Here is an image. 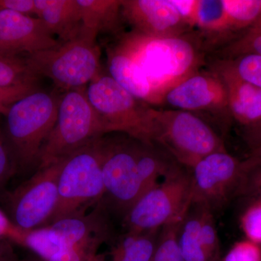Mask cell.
Wrapping results in <instances>:
<instances>
[{"label":"cell","mask_w":261,"mask_h":261,"mask_svg":"<svg viewBox=\"0 0 261 261\" xmlns=\"http://www.w3.org/2000/svg\"><path fill=\"white\" fill-rule=\"evenodd\" d=\"M243 170V161L226 150L213 152L201 159L190 169L192 202L205 206L214 214L221 211L238 197Z\"/></svg>","instance_id":"cell-11"},{"label":"cell","mask_w":261,"mask_h":261,"mask_svg":"<svg viewBox=\"0 0 261 261\" xmlns=\"http://www.w3.org/2000/svg\"><path fill=\"white\" fill-rule=\"evenodd\" d=\"M36 17L60 42L80 35L82 14L77 0H34Z\"/></svg>","instance_id":"cell-17"},{"label":"cell","mask_w":261,"mask_h":261,"mask_svg":"<svg viewBox=\"0 0 261 261\" xmlns=\"http://www.w3.org/2000/svg\"><path fill=\"white\" fill-rule=\"evenodd\" d=\"M201 211L200 204L192 202L178 228V248L185 261L219 260H213L206 250L201 235Z\"/></svg>","instance_id":"cell-21"},{"label":"cell","mask_w":261,"mask_h":261,"mask_svg":"<svg viewBox=\"0 0 261 261\" xmlns=\"http://www.w3.org/2000/svg\"><path fill=\"white\" fill-rule=\"evenodd\" d=\"M39 79L29 68L25 57L0 55V87L37 84Z\"/></svg>","instance_id":"cell-24"},{"label":"cell","mask_w":261,"mask_h":261,"mask_svg":"<svg viewBox=\"0 0 261 261\" xmlns=\"http://www.w3.org/2000/svg\"><path fill=\"white\" fill-rule=\"evenodd\" d=\"M106 135L124 134L144 143L152 142L153 108L134 97L109 74L101 72L86 88Z\"/></svg>","instance_id":"cell-8"},{"label":"cell","mask_w":261,"mask_h":261,"mask_svg":"<svg viewBox=\"0 0 261 261\" xmlns=\"http://www.w3.org/2000/svg\"><path fill=\"white\" fill-rule=\"evenodd\" d=\"M244 137L251 151L261 148V120L255 124L245 127Z\"/></svg>","instance_id":"cell-35"},{"label":"cell","mask_w":261,"mask_h":261,"mask_svg":"<svg viewBox=\"0 0 261 261\" xmlns=\"http://www.w3.org/2000/svg\"><path fill=\"white\" fill-rule=\"evenodd\" d=\"M260 149L261 150V148H259V149H255V150H254V151H260ZM254 151H252V152H254Z\"/></svg>","instance_id":"cell-40"},{"label":"cell","mask_w":261,"mask_h":261,"mask_svg":"<svg viewBox=\"0 0 261 261\" xmlns=\"http://www.w3.org/2000/svg\"><path fill=\"white\" fill-rule=\"evenodd\" d=\"M181 221L161 228L150 261H185L178 248L177 235Z\"/></svg>","instance_id":"cell-25"},{"label":"cell","mask_w":261,"mask_h":261,"mask_svg":"<svg viewBox=\"0 0 261 261\" xmlns=\"http://www.w3.org/2000/svg\"><path fill=\"white\" fill-rule=\"evenodd\" d=\"M97 36L82 29L78 37L24 56L31 70L65 91L87 87L102 72Z\"/></svg>","instance_id":"cell-3"},{"label":"cell","mask_w":261,"mask_h":261,"mask_svg":"<svg viewBox=\"0 0 261 261\" xmlns=\"http://www.w3.org/2000/svg\"><path fill=\"white\" fill-rule=\"evenodd\" d=\"M140 142L126 135L102 138L104 193L100 202L111 217L121 221L145 194L137 164Z\"/></svg>","instance_id":"cell-7"},{"label":"cell","mask_w":261,"mask_h":261,"mask_svg":"<svg viewBox=\"0 0 261 261\" xmlns=\"http://www.w3.org/2000/svg\"><path fill=\"white\" fill-rule=\"evenodd\" d=\"M243 225L250 242L261 243V202L247 211L243 217Z\"/></svg>","instance_id":"cell-31"},{"label":"cell","mask_w":261,"mask_h":261,"mask_svg":"<svg viewBox=\"0 0 261 261\" xmlns=\"http://www.w3.org/2000/svg\"><path fill=\"white\" fill-rule=\"evenodd\" d=\"M247 31L254 32H261V18L259 19L256 23L254 24V25H252V27H250Z\"/></svg>","instance_id":"cell-38"},{"label":"cell","mask_w":261,"mask_h":261,"mask_svg":"<svg viewBox=\"0 0 261 261\" xmlns=\"http://www.w3.org/2000/svg\"><path fill=\"white\" fill-rule=\"evenodd\" d=\"M250 53L261 56V32L247 31L241 37L226 44L219 51L220 59H230Z\"/></svg>","instance_id":"cell-27"},{"label":"cell","mask_w":261,"mask_h":261,"mask_svg":"<svg viewBox=\"0 0 261 261\" xmlns=\"http://www.w3.org/2000/svg\"><path fill=\"white\" fill-rule=\"evenodd\" d=\"M229 34L254 25L261 15V0H223Z\"/></svg>","instance_id":"cell-23"},{"label":"cell","mask_w":261,"mask_h":261,"mask_svg":"<svg viewBox=\"0 0 261 261\" xmlns=\"http://www.w3.org/2000/svg\"><path fill=\"white\" fill-rule=\"evenodd\" d=\"M44 227L56 253L72 247L98 251L103 244L111 243L116 238L111 215L100 201L89 214L65 218Z\"/></svg>","instance_id":"cell-12"},{"label":"cell","mask_w":261,"mask_h":261,"mask_svg":"<svg viewBox=\"0 0 261 261\" xmlns=\"http://www.w3.org/2000/svg\"><path fill=\"white\" fill-rule=\"evenodd\" d=\"M59 44L37 17L0 10V55L30 56Z\"/></svg>","instance_id":"cell-14"},{"label":"cell","mask_w":261,"mask_h":261,"mask_svg":"<svg viewBox=\"0 0 261 261\" xmlns=\"http://www.w3.org/2000/svg\"><path fill=\"white\" fill-rule=\"evenodd\" d=\"M21 261H42L40 260V259L38 258H29L28 260H24Z\"/></svg>","instance_id":"cell-39"},{"label":"cell","mask_w":261,"mask_h":261,"mask_svg":"<svg viewBox=\"0 0 261 261\" xmlns=\"http://www.w3.org/2000/svg\"><path fill=\"white\" fill-rule=\"evenodd\" d=\"M192 202L191 171L181 166L137 200L121 221L125 232L147 233L179 222Z\"/></svg>","instance_id":"cell-9"},{"label":"cell","mask_w":261,"mask_h":261,"mask_svg":"<svg viewBox=\"0 0 261 261\" xmlns=\"http://www.w3.org/2000/svg\"><path fill=\"white\" fill-rule=\"evenodd\" d=\"M82 28L98 36L116 34L121 28L122 0H77Z\"/></svg>","instance_id":"cell-20"},{"label":"cell","mask_w":261,"mask_h":261,"mask_svg":"<svg viewBox=\"0 0 261 261\" xmlns=\"http://www.w3.org/2000/svg\"><path fill=\"white\" fill-rule=\"evenodd\" d=\"M197 1L198 0H171V3L190 29L195 27Z\"/></svg>","instance_id":"cell-33"},{"label":"cell","mask_w":261,"mask_h":261,"mask_svg":"<svg viewBox=\"0 0 261 261\" xmlns=\"http://www.w3.org/2000/svg\"><path fill=\"white\" fill-rule=\"evenodd\" d=\"M195 27L214 39L229 35L223 0H198Z\"/></svg>","instance_id":"cell-22"},{"label":"cell","mask_w":261,"mask_h":261,"mask_svg":"<svg viewBox=\"0 0 261 261\" xmlns=\"http://www.w3.org/2000/svg\"><path fill=\"white\" fill-rule=\"evenodd\" d=\"M102 138L62 160L58 203L47 226L58 220L85 214L102 199Z\"/></svg>","instance_id":"cell-5"},{"label":"cell","mask_w":261,"mask_h":261,"mask_svg":"<svg viewBox=\"0 0 261 261\" xmlns=\"http://www.w3.org/2000/svg\"><path fill=\"white\" fill-rule=\"evenodd\" d=\"M18 231V228L10 222L8 216L0 211V239H9L13 242Z\"/></svg>","instance_id":"cell-37"},{"label":"cell","mask_w":261,"mask_h":261,"mask_svg":"<svg viewBox=\"0 0 261 261\" xmlns=\"http://www.w3.org/2000/svg\"><path fill=\"white\" fill-rule=\"evenodd\" d=\"M260 192H261V191H260Z\"/></svg>","instance_id":"cell-42"},{"label":"cell","mask_w":261,"mask_h":261,"mask_svg":"<svg viewBox=\"0 0 261 261\" xmlns=\"http://www.w3.org/2000/svg\"><path fill=\"white\" fill-rule=\"evenodd\" d=\"M243 188L246 196L255 195L261 191V150L252 152L249 157Z\"/></svg>","instance_id":"cell-28"},{"label":"cell","mask_w":261,"mask_h":261,"mask_svg":"<svg viewBox=\"0 0 261 261\" xmlns=\"http://www.w3.org/2000/svg\"><path fill=\"white\" fill-rule=\"evenodd\" d=\"M62 160L38 168L32 177L7 195L8 218L18 229L29 231L47 226L58 203Z\"/></svg>","instance_id":"cell-10"},{"label":"cell","mask_w":261,"mask_h":261,"mask_svg":"<svg viewBox=\"0 0 261 261\" xmlns=\"http://www.w3.org/2000/svg\"><path fill=\"white\" fill-rule=\"evenodd\" d=\"M38 89L37 84L0 87V115L5 116L15 102Z\"/></svg>","instance_id":"cell-29"},{"label":"cell","mask_w":261,"mask_h":261,"mask_svg":"<svg viewBox=\"0 0 261 261\" xmlns=\"http://www.w3.org/2000/svg\"><path fill=\"white\" fill-rule=\"evenodd\" d=\"M60 97L38 89L15 102L5 115V137L18 172L37 169L41 149L56 123Z\"/></svg>","instance_id":"cell-2"},{"label":"cell","mask_w":261,"mask_h":261,"mask_svg":"<svg viewBox=\"0 0 261 261\" xmlns=\"http://www.w3.org/2000/svg\"><path fill=\"white\" fill-rule=\"evenodd\" d=\"M224 60L240 80L261 89V56L241 55Z\"/></svg>","instance_id":"cell-26"},{"label":"cell","mask_w":261,"mask_h":261,"mask_svg":"<svg viewBox=\"0 0 261 261\" xmlns=\"http://www.w3.org/2000/svg\"><path fill=\"white\" fill-rule=\"evenodd\" d=\"M8 10L36 17L34 0H0V10Z\"/></svg>","instance_id":"cell-34"},{"label":"cell","mask_w":261,"mask_h":261,"mask_svg":"<svg viewBox=\"0 0 261 261\" xmlns=\"http://www.w3.org/2000/svg\"><path fill=\"white\" fill-rule=\"evenodd\" d=\"M152 121V144L184 167L192 169L208 154L226 150L212 127L194 113L153 108Z\"/></svg>","instance_id":"cell-6"},{"label":"cell","mask_w":261,"mask_h":261,"mask_svg":"<svg viewBox=\"0 0 261 261\" xmlns=\"http://www.w3.org/2000/svg\"><path fill=\"white\" fill-rule=\"evenodd\" d=\"M161 229L147 233L125 232L115 238L108 253H98L93 261H150Z\"/></svg>","instance_id":"cell-19"},{"label":"cell","mask_w":261,"mask_h":261,"mask_svg":"<svg viewBox=\"0 0 261 261\" xmlns=\"http://www.w3.org/2000/svg\"><path fill=\"white\" fill-rule=\"evenodd\" d=\"M107 58L108 74L117 83L146 104L159 106V99L149 82L135 62L118 44L108 48Z\"/></svg>","instance_id":"cell-18"},{"label":"cell","mask_w":261,"mask_h":261,"mask_svg":"<svg viewBox=\"0 0 261 261\" xmlns=\"http://www.w3.org/2000/svg\"><path fill=\"white\" fill-rule=\"evenodd\" d=\"M117 44L149 82L159 105L170 89L199 71L203 64L202 39L191 34L149 37L133 31L121 35Z\"/></svg>","instance_id":"cell-1"},{"label":"cell","mask_w":261,"mask_h":261,"mask_svg":"<svg viewBox=\"0 0 261 261\" xmlns=\"http://www.w3.org/2000/svg\"><path fill=\"white\" fill-rule=\"evenodd\" d=\"M0 261H21L9 239H0Z\"/></svg>","instance_id":"cell-36"},{"label":"cell","mask_w":261,"mask_h":261,"mask_svg":"<svg viewBox=\"0 0 261 261\" xmlns=\"http://www.w3.org/2000/svg\"><path fill=\"white\" fill-rule=\"evenodd\" d=\"M86 88L70 89L61 94L56 123L41 149L37 169L58 162L106 135Z\"/></svg>","instance_id":"cell-4"},{"label":"cell","mask_w":261,"mask_h":261,"mask_svg":"<svg viewBox=\"0 0 261 261\" xmlns=\"http://www.w3.org/2000/svg\"><path fill=\"white\" fill-rule=\"evenodd\" d=\"M216 261H222V259H220V260H216Z\"/></svg>","instance_id":"cell-41"},{"label":"cell","mask_w":261,"mask_h":261,"mask_svg":"<svg viewBox=\"0 0 261 261\" xmlns=\"http://www.w3.org/2000/svg\"><path fill=\"white\" fill-rule=\"evenodd\" d=\"M224 261H261V251L256 244L240 243L230 250Z\"/></svg>","instance_id":"cell-32"},{"label":"cell","mask_w":261,"mask_h":261,"mask_svg":"<svg viewBox=\"0 0 261 261\" xmlns=\"http://www.w3.org/2000/svg\"><path fill=\"white\" fill-rule=\"evenodd\" d=\"M18 172L16 163L5 137L0 134V188Z\"/></svg>","instance_id":"cell-30"},{"label":"cell","mask_w":261,"mask_h":261,"mask_svg":"<svg viewBox=\"0 0 261 261\" xmlns=\"http://www.w3.org/2000/svg\"><path fill=\"white\" fill-rule=\"evenodd\" d=\"M123 19L134 32L149 37H170L190 30L171 0H122Z\"/></svg>","instance_id":"cell-15"},{"label":"cell","mask_w":261,"mask_h":261,"mask_svg":"<svg viewBox=\"0 0 261 261\" xmlns=\"http://www.w3.org/2000/svg\"><path fill=\"white\" fill-rule=\"evenodd\" d=\"M211 70L219 75L226 87L231 116L245 128L260 121L261 89L240 80L224 60L215 62Z\"/></svg>","instance_id":"cell-16"},{"label":"cell","mask_w":261,"mask_h":261,"mask_svg":"<svg viewBox=\"0 0 261 261\" xmlns=\"http://www.w3.org/2000/svg\"><path fill=\"white\" fill-rule=\"evenodd\" d=\"M163 104L171 107L169 109L187 112L207 111L230 115L226 87L219 75L211 69L207 72L199 70L170 89L163 98Z\"/></svg>","instance_id":"cell-13"}]
</instances>
